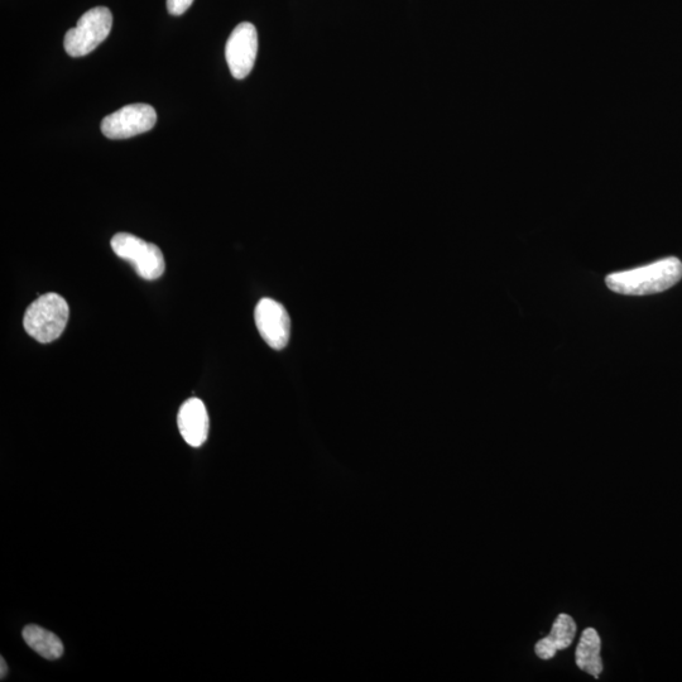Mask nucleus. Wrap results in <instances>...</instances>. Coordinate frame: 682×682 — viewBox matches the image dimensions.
Segmentation results:
<instances>
[{"label":"nucleus","instance_id":"obj_4","mask_svg":"<svg viewBox=\"0 0 682 682\" xmlns=\"http://www.w3.org/2000/svg\"><path fill=\"white\" fill-rule=\"evenodd\" d=\"M113 252L119 258L132 264L138 276L147 281L157 280L166 270L165 257L156 244L129 233L115 234L110 242Z\"/></svg>","mask_w":682,"mask_h":682},{"label":"nucleus","instance_id":"obj_2","mask_svg":"<svg viewBox=\"0 0 682 682\" xmlns=\"http://www.w3.org/2000/svg\"><path fill=\"white\" fill-rule=\"evenodd\" d=\"M69 315L64 297L51 292L38 297L28 307L23 319L24 330L42 344L51 343L64 333Z\"/></svg>","mask_w":682,"mask_h":682},{"label":"nucleus","instance_id":"obj_13","mask_svg":"<svg viewBox=\"0 0 682 682\" xmlns=\"http://www.w3.org/2000/svg\"><path fill=\"white\" fill-rule=\"evenodd\" d=\"M0 665H2V669H0V670H2V674H0V679L4 680V679H6L7 674H8V666H7V662L4 661L3 657H2V659H0Z\"/></svg>","mask_w":682,"mask_h":682},{"label":"nucleus","instance_id":"obj_10","mask_svg":"<svg viewBox=\"0 0 682 682\" xmlns=\"http://www.w3.org/2000/svg\"><path fill=\"white\" fill-rule=\"evenodd\" d=\"M600 650H602V641H600L597 629H585L580 637L578 648H576V665L581 671L588 672L595 679H598L603 671Z\"/></svg>","mask_w":682,"mask_h":682},{"label":"nucleus","instance_id":"obj_7","mask_svg":"<svg viewBox=\"0 0 682 682\" xmlns=\"http://www.w3.org/2000/svg\"><path fill=\"white\" fill-rule=\"evenodd\" d=\"M254 320L262 338L272 349L282 350L287 347L291 336V319L288 312L272 299H262L254 311Z\"/></svg>","mask_w":682,"mask_h":682},{"label":"nucleus","instance_id":"obj_3","mask_svg":"<svg viewBox=\"0 0 682 682\" xmlns=\"http://www.w3.org/2000/svg\"><path fill=\"white\" fill-rule=\"evenodd\" d=\"M113 26V14L107 7L90 9L81 16L78 26L67 31L64 47L71 57L91 54L96 47L107 40Z\"/></svg>","mask_w":682,"mask_h":682},{"label":"nucleus","instance_id":"obj_1","mask_svg":"<svg viewBox=\"0 0 682 682\" xmlns=\"http://www.w3.org/2000/svg\"><path fill=\"white\" fill-rule=\"evenodd\" d=\"M682 278L680 259L670 257L636 270L612 273L607 285L613 292L628 296L661 294L679 283Z\"/></svg>","mask_w":682,"mask_h":682},{"label":"nucleus","instance_id":"obj_11","mask_svg":"<svg viewBox=\"0 0 682 682\" xmlns=\"http://www.w3.org/2000/svg\"><path fill=\"white\" fill-rule=\"evenodd\" d=\"M23 640L46 660H57L64 655V645L54 633L35 624L23 629Z\"/></svg>","mask_w":682,"mask_h":682},{"label":"nucleus","instance_id":"obj_9","mask_svg":"<svg viewBox=\"0 0 682 682\" xmlns=\"http://www.w3.org/2000/svg\"><path fill=\"white\" fill-rule=\"evenodd\" d=\"M576 623L569 614H560L552 624L549 636L536 643L535 652L541 660H551L559 651L566 650L574 642Z\"/></svg>","mask_w":682,"mask_h":682},{"label":"nucleus","instance_id":"obj_8","mask_svg":"<svg viewBox=\"0 0 682 682\" xmlns=\"http://www.w3.org/2000/svg\"><path fill=\"white\" fill-rule=\"evenodd\" d=\"M177 424L182 437L192 448H200L208 440L209 415L204 402L199 398H190L181 406Z\"/></svg>","mask_w":682,"mask_h":682},{"label":"nucleus","instance_id":"obj_5","mask_svg":"<svg viewBox=\"0 0 682 682\" xmlns=\"http://www.w3.org/2000/svg\"><path fill=\"white\" fill-rule=\"evenodd\" d=\"M157 123L155 108L148 104H131L107 115L102 133L109 139H128L150 132Z\"/></svg>","mask_w":682,"mask_h":682},{"label":"nucleus","instance_id":"obj_6","mask_svg":"<svg viewBox=\"0 0 682 682\" xmlns=\"http://www.w3.org/2000/svg\"><path fill=\"white\" fill-rule=\"evenodd\" d=\"M258 33L252 23L243 22L234 28L225 46V59L237 80L246 79L256 64Z\"/></svg>","mask_w":682,"mask_h":682},{"label":"nucleus","instance_id":"obj_12","mask_svg":"<svg viewBox=\"0 0 682 682\" xmlns=\"http://www.w3.org/2000/svg\"><path fill=\"white\" fill-rule=\"evenodd\" d=\"M194 3V0H167V9L172 16H182Z\"/></svg>","mask_w":682,"mask_h":682}]
</instances>
